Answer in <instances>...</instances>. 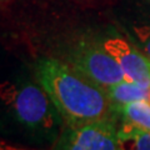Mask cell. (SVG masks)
<instances>
[{
  "label": "cell",
  "mask_w": 150,
  "mask_h": 150,
  "mask_svg": "<svg viewBox=\"0 0 150 150\" xmlns=\"http://www.w3.org/2000/svg\"><path fill=\"white\" fill-rule=\"evenodd\" d=\"M35 75L65 124L88 123L119 115L106 89L67 62L54 58L40 59Z\"/></svg>",
  "instance_id": "6da1fadb"
},
{
  "label": "cell",
  "mask_w": 150,
  "mask_h": 150,
  "mask_svg": "<svg viewBox=\"0 0 150 150\" xmlns=\"http://www.w3.org/2000/svg\"><path fill=\"white\" fill-rule=\"evenodd\" d=\"M0 101L29 128L48 130L55 124L58 111L39 83L1 80Z\"/></svg>",
  "instance_id": "7a4b0ae2"
},
{
  "label": "cell",
  "mask_w": 150,
  "mask_h": 150,
  "mask_svg": "<svg viewBox=\"0 0 150 150\" xmlns=\"http://www.w3.org/2000/svg\"><path fill=\"white\" fill-rule=\"evenodd\" d=\"M65 62L104 88L126 80L118 62L104 44L90 40L78 41L68 50Z\"/></svg>",
  "instance_id": "3957f363"
},
{
  "label": "cell",
  "mask_w": 150,
  "mask_h": 150,
  "mask_svg": "<svg viewBox=\"0 0 150 150\" xmlns=\"http://www.w3.org/2000/svg\"><path fill=\"white\" fill-rule=\"evenodd\" d=\"M115 118L65 124L53 150H119Z\"/></svg>",
  "instance_id": "277c9868"
},
{
  "label": "cell",
  "mask_w": 150,
  "mask_h": 150,
  "mask_svg": "<svg viewBox=\"0 0 150 150\" xmlns=\"http://www.w3.org/2000/svg\"><path fill=\"white\" fill-rule=\"evenodd\" d=\"M103 44L118 62L126 80L150 88V59L146 55L123 38H110Z\"/></svg>",
  "instance_id": "5b68a950"
},
{
  "label": "cell",
  "mask_w": 150,
  "mask_h": 150,
  "mask_svg": "<svg viewBox=\"0 0 150 150\" xmlns=\"http://www.w3.org/2000/svg\"><path fill=\"white\" fill-rule=\"evenodd\" d=\"M105 89L110 100L116 108V111H118L119 108L129 104V103L148 101L150 96V88L139 85V84L129 80H123Z\"/></svg>",
  "instance_id": "8992f818"
},
{
  "label": "cell",
  "mask_w": 150,
  "mask_h": 150,
  "mask_svg": "<svg viewBox=\"0 0 150 150\" xmlns=\"http://www.w3.org/2000/svg\"><path fill=\"white\" fill-rule=\"evenodd\" d=\"M124 125L150 131V104L148 101H134L118 109Z\"/></svg>",
  "instance_id": "52a82bcc"
},
{
  "label": "cell",
  "mask_w": 150,
  "mask_h": 150,
  "mask_svg": "<svg viewBox=\"0 0 150 150\" xmlns=\"http://www.w3.org/2000/svg\"><path fill=\"white\" fill-rule=\"evenodd\" d=\"M118 144L119 150H150V131L121 124Z\"/></svg>",
  "instance_id": "ba28073f"
},
{
  "label": "cell",
  "mask_w": 150,
  "mask_h": 150,
  "mask_svg": "<svg viewBox=\"0 0 150 150\" xmlns=\"http://www.w3.org/2000/svg\"><path fill=\"white\" fill-rule=\"evenodd\" d=\"M134 34L137 36L145 55L150 59V25L134 26Z\"/></svg>",
  "instance_id": "9c48e42d"
},
{
  "label": "cell",
  "mask_w": 150,
  "mask_h": 150,
  "mask_svg": "<svg viewBox=\"0 0 150 150\" xmlns=\"http://www.w3.org/2000/svg\"><path fill=\"white\" fill-rule=\"evenodd\" d=\"M0 150H34V149H28V148H21V146H15V145L0 142Z\"/></svg>",
  "instance_id": "30bf717a"
},
{
  "label": "cell",
  "mask_w": 150,
  "mask_h": 150,
  "mask_svg": "<svg viewBox=\"0 0 150 150\" xmlns=\"http://www.w3.org/2000/svg\"><path fill=\"white\" fill-rule=\"evenodd\" d=\"M148 103H149V104H150V96H149V100H148Z\"/></svg>",
  "instance_id": "8fae6325"
}]
</instances>
